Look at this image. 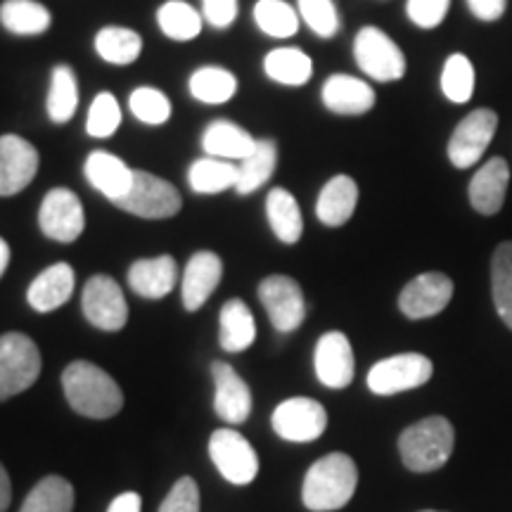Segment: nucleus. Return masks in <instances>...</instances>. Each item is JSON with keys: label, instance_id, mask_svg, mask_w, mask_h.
Instances as JSON below:
<instances>
[{"label": "nucleus", "instance_id": "obj_1", "mask_svg": "<svg viewBox=\"0 0 512 512\" xmlns=\"http://www.w3.org/2000/svg\"><path fill=\"white\" fill-rule=\"evenodd\" d=\"M62 389L69 406L93 420L112 418L124 406V394L114 377L91 361H74L64 368Z\"/></svg>", "mask_w": 512, "mask_h": 512}, {"label": "nucleus", "instance_id": "obj_2", "mask_svg": "<svg viewBox=\"0 0 512 512\" xmlns=\"http://www.w3.org/2000/svg\"><path fill=\"white\" fill-rule=\"evenodd\" d=\"M358 486V467L347 453H328L309 467L302 486V501L313 512L344 508Z\"/></svg>", "mask_w": 512, "mask_h": 512}, {"label": "nucleus", "instance_id": "obj_3", "mask_svg": "<svg viewBox=\"0 0 512 512\" xmlns=\"http://www.w3.org/2000/svg\"><path fill=\"white\" fill-rule=\"evenodd\" d=\"M453 446L456 430L441 415L415 422L399 437L401 460L411 472H434L444 467L453 456Z\"/></svg>", "mask_w": 512, "mask_h": 512}, {"label": "nucleus", "instance_id": "obj_4", "mask_svg": "<svg viewBox=\"0 0 512 512\" xmlns=\"http://www.w3.org/2000/svg\"><path fill=\"white\" fill-rule=\"evenodd\" d=\"M41 375V351L22 332L0 337V399L27 392Z\"/></svg>", "mask_w": 512, "mask_h": 512}, {"label": "nucleus", "instance_id": "obj_5", "mask_svg": "<svg viewBox=\"0 0 512 512\" xmlns=\"http://www.w3.org/2000/svg\"><path fill=\"white\" fill-rule=\"evenodd\" d=\"M121 211L140 216V219H171L181 211V195H178L176 185L164 181L155 174L136 169L133 171L131 188L119 202H114Z\"/></svg>", "mask_w": 512, "mask_h": 512}, {"label": "nucleus", "instance_id": "obj_6", "mask_svg": "<svg viewBox=\"0 0 512 512\" xmlns=\"http://www.w3.org/2000/svg\"><path fill=\"white\" fill-rule=\"evenodd\" d=\"M354 60L373 81H399L406 74V55L377 27H363L354 38Z\"/></svg>", "mask_w": 512, "mask_h": 512}, {"label": "nucleus", "instance_id": "obj_7", "mask_svg": "<svg viewBox=\"0 0 512 512\" xmlns=\"http://www.w3.org/2000/svg\"><path fill=\"white\" fill-rule=\"evenodd\" d=\"M434 373L432 361L422 354H399L375 363L368 373V387L377 396H392L422 387Z\"/></svg>", "mask_w": 512, "mask_h": 512}, {"label": "nucleus", "instance_id": "obj_8", "mask_svg": "<svg viewBox=\"0 0 512 512\" xmlns=\"http://www.w3.org/2000/svg\"><path fill=\"white\" fill-rule=\"evenodd\" d=\"M498 128V114L494 110H486V107H479V110L470 112L467 117L456 126V131L451 133V140H448V159L456 169H470L475 166L486 147L491 145V140L496 136Z\"/></svg>", "mask_w": 512, "mask_h": 512}, {"label": "nucleus", "instance_id": "obj_9", "mask_svg": "<svg viewBox=\"0 0 512 512\" xmlns=\"http://www.w3.org/2000/svg\"><path fill=\"white\" fill-rule=\"evenodd\" d=\"M38 226L43 235L62 245L79 240L83 228H86V216H83V204L79 195L69 188H53L43 197L41 209H38Z\"/></svg>", "mask_w": 512, "mask_h": 512}, {"label": "nucleus", "instance_id": "obj_10", "mask_svg": "<svg viewBox=\"0 0 512 512\" xmlns=\"http://www.w3.org/2000/svg\"><path fill=\"white\" fill-rule=\"evenodd\" d=\"M259 299L278 332H294L306 318L302 287L290 275H268L259 283Z\"/></svg>", "mask_w": 512, "mask_h": 512}, {"label": "nucleus", "instance_id": "obj_11", "mask_svg": "<svg viewBox=\"0 0 512 512\" xmlns=\"http://www.w3.org/2000/svg\"><path fill=\"white\" fill-rule=\"evenodd\" d=\"M81 309L95 328L117 332L128 320V304L119 283L110 275H93L81 292Z\"/></svg>", "mask_w": 512, "mask_h": 512}, {"label": "nucleus", "instance_id": "obj_12", "mask_svg": "<svg viewBox=\"0 0 512 512\" xmlns=\"http://www.w3.org/2000/svg\"><path fill=\"white\" fill-rule=\"evenodd\" d=\"M209 456L230 484L245 486L259 475V456L254 446L235 430H216L211 434Z\"/></svg>", "mask_w": 512, "mask_h": 512}, {"label": "nucleus", "instance_id": "obj_13", "mask_svg": "<svg viewBox=\"0 0 512 512\" xmlns=\"http://www.w3.org/2000/svg\"><path fill=\"white\" fill-rule=\"evenodd\" d=\"M328 427V413L318 401L294 396L280 403L273 411V430L287 441H313Z\"/></svg>", "mask_w": 512, "mask_h": 512}, {"label": "nucleus", "instance_id": "obj_14", "mask_svg": "<svg viewBox=\"0 0 512 512\" xmlns=\"http://www.w3.org/2000/svg\"><path fill=\"white\" fill-rule=\"evenodd\" d=\"M453 299V280L444 273H422L403 287L399 309L406 318L422 320L441 313Z\"/></svg>", "mask_w": 512, "mask_h": 512}, {"label": "nucleus", "instance_id": "obj_15", "mask_svg": "<svg viewBox=\"0 0 512 512\" xmlns=\"http://www.w3.org/2000/svg\"><path fill=\"white\" fill-rule=\"evenodd\" d=\"M38 150L22 136H0V197L19 195L36 178Z\"/></svg>", "mask_w": 512, "mask_h": 512}, {"label": "nucleus", "instance_id": "obj_16", "mask_svg": "<svg viewBox=\"0 0 512 512\" xmlns=\"http://www.w3.org/2000/svg\"><path fill=\"white\" fill-rule=\"evenodd\" d=\"M316 375L330 389H344L354 380V349L344 332H325L316 344Z\"/></svg>", "mask_w": 512, "mask_h": 512}, {"label": "nucleus", "instance_id": "obj_17", "mask_svg": "<svg viewBox=\"0 0 512 512\" xmlns=\"http://www.w3.org/2000/svg\"><path fill=\"white\" fill-rule=\"evenodd\" d=\"M325 110L332 114H342V117H361L375 107V91L358 76L351 74H332L323 83L320 91Z\"/></svg>", "mask_w": 512, "mask_h": 512}, {"label": "nucleus", "instance_id": "obj_18", "mask_svg": "<svg viewBox=\"0 0 512 512\" xmlns=\"http://www.w3.org/2000/svg\"><path fill=\"white\" fill-rule=\"evenodd\" d=\"M223 278V261L214 252H197L190 256L185 264L183 283H181V299L188 311L202 309L209 302Z\"/></svg>", "mask_w": 512, "mask_h": 512}, {"label": "nucleus", "instance_id": "obj_19", "mask_svg": "<svg viewBox=\"0 0 512 512\" xmlns=\"http://www.w3.org/2000/svg\"><path fill=\"white\" fill-rule=\"evenodd\" d=\"M211 375H214L216 384V396H214V408L230 425H242L252 413V392H249L247 382L235 373L233 366L228 363L216 361L211 366Z\"/></svg>", "mask_w": 512, "mask_h": 512}, {"label": "nucleus", "instance_id": "obj_20", "mask_svg": "<svg viewBox=\"0 0 512 512\" xmlns=\"http://www.w3.org/2000/svg\"><path fill=\"white\" fill-rule=\"evenodd\" d=\"M133 171L124 159L107 150H93L83 164V176L100 195L110 202H119L133 183Z\"/></svg>", "mask_w": 512, "mask_h": 512}, {"label": "nucleus", "instance_id": "obj_21", "mask_svg": "<svg viewBox=\"0 0 512 512\" xmlns=\"http://www.w3.org/2000/svg\"><path fill=\"white\" fill-rule=\"evenodd\" d=\"M510 185V166L503 157L489 159L470 181V204L479 214L494 216L501 211Z\"/></svg>", "mask_w": 512, "mask_h": 512}, {"label": "nucleus", "instance_id": "obj_22", "mask_svg": "<svg viewBox=\"0 0 512 512\" xmlns=\"http://www.w3.org/2000/svg\"><path fill=\"white\" fill-rule=\"evenodd\" d=\"M76 275L74 268L64 261L48 266L46 271H41L34 278V283L29 285L27 299L31 309L38 313H50L60 309L62 304L69 302V297L74 294Z\"/></svg>", "mask_w": 512, "mask_h": 512}, {"label": "nucleus", "instance_id": "obj_23", "mask_svg": "<svg viewBox=\"0 0 512 512\" xmlns=\"http://www.w3.org/2000/svg\"><path fill=\"white\" fill-rule=\"evenodd\" d=\"M178 283V264L174 256L162 254L155 259H138L128 268V285L138 297L164 299Z\"/></svg>", "mask_w": 512, "mask_h": 512}, {"label": "nucleus", "instance_id": "obj_24", "mask_svg": "<svg viewBox=\"0 0 512 512\" xmlns=\"http://www.w3.org/2000/svg\"><path fill=\"white\" fill-rule=\"evenodd\" d=\"M259 138H254L247 128L228 119H216L204 128L202 150L209 157L226 159V162H240L254 150Z\"/></svg>", "mask_w": 512, "mask_h": 512}, {"label": "nucleus", "instance_id": "obj_25", "mask_svg": "<svg viewBox=\"0 0 512 512\" xmlns=\"http://www.w3.org/2000/svg\"><path fill=\"white\" fill-rule=\"evenodd\" d=\"M358 204V185L351 176L339 174L330 178L320 190L316 202V216L323 226L339 228L354 216Z\"/></svg>", "mask_w": 512, "mask_h": 512}, {"label": "nucleus", "instance_id": "obj_26", "mask_svg": "<svg viewBox=\"0 0 512 512\" xmlns=\"http://www.w3.org/2000/svg\"><path fill=\"white\" fill-rule=\"evenodd\" d=\"M266 219L273 235L283 245H297L304 235V219L299 202L285 188H273L266 197Z\"/></svg>", "mask_w": 512, "mask_h": 512}, {"label": "nucleus", "instance_id": "obj_27", "mask_svg": "<svg viewBox=\"0 0 512 512\" xmlns=\"http://www.w3.org/2000/svg\"><path fill=\"white\" fill-rule=\"evenodd\" d=\"M275 166H278V143L273 138H261L254 150L238 162L235 192L252 195V192L264 188L275 174Z\"/></svg>", "mask_w": 512, "mask_h": 512}, {"label": "nucleus", "instance_id": "obj_28", "mask_svg": "<svg viewBox=\"0 0 512 512\" xmlns=\"http://www.w3.org/2000/svg\"><path fill=\"white\" fill-rule=\"evenodd\" d=\"M0 24L15 36H41L53 27V12L38 0H5Z\"/></svg>", "mask_w": 512, "mask_h": 512}, {"label": "nucleus", "instance_id": "obj_29", "mask_svg": "<svg viewBox=\"0 0 512 512\" xmlns=\"http://www.w3.org/2000/svg\"><path fill=\"white\" fill-rule=\"evenodd\" d=\"M221 347L228 354H240L252 347L256 337V323L249 306L242 299H228L219 313Z\"/></svg>", "mask_w": 512, "mask_h": 512}, {"label": "nucleus", "instance_id": "obj_30", "mask_svg": "<svg viewBox=\"0 0 512 512\" xmlns=\"http://www.w3.org/2000/svg\"><path fill=\"white\" fill-rule=\"evenodd\" d=\"M188 183L192 192H197V195H219V192L235 190V183H238V164L204 155L190 164Z\"/></svg>", "mask_w": 512, "mask_h": 512}, {"label": "nucleus", "instance_id": "obj_31", "mask_svg": "<svg viewBox=\"0 0 512 512\" xmlns=\"http://www.w3.org/2000/svg\"><path fill=\"white\" fill-rule=\"evenodd\" d=\"M46 110L50 121L57 126L72 121L76 110H79V81H76L74 69L69 64H57L50 72Z\"/></svg>", "mask_w": 512, "mask_h": 512}, {"label": "nucleus", "instance_id": "obj_32", "mask_svg": "<svg viewBox=\"0 0 512 512\" xmlns=\"http://www.w3.org/2000/svg\"><path fill=\"white\" fill-rule=\"evenodd\" d=\"M264 74L280 86H306L313 76V62L299 48H275L264 57Z\"/></svg>", "mask_w": 512, "mask_h": 512}, {"label": "nucleus", "instance_id": "obj_33", "mask_svg": "<svg viewBox=\"0 0 512 512\" xmlns=\"http://www.w3.org/2000/svg\"><path fill=\"white\" fill-rule=\"evenodd\" d=\"M188 91L192 98L202 105H223L233 100L238 93V79L230 69L207 64V67L195 69L188 79Z\"/></svg>", "mask_w": 512, "mask_h": 512}, {"label": "nucleus", "instance_id": "obj_34", "mask_svg": "<svg viewBox=\"0 0 512 512\" xmlns=\"http://www.w3.org/2000/svg\"><path fill=\"white\" fill-rule=\"evenodd\" d=\"M95 53L102 62L114 64V67H126L133 64L143 53V38L138 31L126 27H102L95 34Z\"/></svg>", "mask_w": 512, "mask_h": 512}, {"label": "nucleus", "instance_id": "obj_35", "mask_svg": "<svg viewBox=\"0 0 512 512\" xmlns=\"http://www.w3.org/2000/svg\"><path fill=\"white\" fill-rule=\"evenodd\" d=\"M202 15L183 0H166L157 10V27L166 38L178 43L195 41L202 31Z\"/></svg>", "mask_w": 512, "mask_h": 512}, {"label": "nucleus", "instance_id": "obj_36", "mask_svg": "<svg viewBox=\"0 0 512 512\" xmlns=\"http://www.w3.org/2000/svg\"><path fill=\"white\" fill-rule=\"evenodd\" d=\"M74 486L60 475H48L24 498L19 512H72Z\"/></svg>", "mask_w": 512, "mask_h": 512}, {"label": "nucleus", "instance_id": "obj_37", "mask_svg": "<svg viewBox=\"0 0 512 512\" xmlns=\"http://www.w3.org/2000/svg\"><path fill=\"white\" fill-rule=\"evenodd\" d=\"M254 24L268 38H290L299 31V12L285 0H259L254 5Z\"/></svg>", "mask_w": 512, "mask_h": 512}, {"label": "nucleus", "instance_id": "obj_38", "mask_svg": "<svg viewBox=\"0 0 512 512\" xmlns=\"http://www.w3.org/2000/svg\"><path fill=\"white\" fill-rule=\"evenodd\" d=\"M491 290L498 316L512 330V242H501L491 259Z\"/></svg>", "mask_w": 512, "mask_h": 512}, {"label": "nucleus", "instance_id": "obj_39", "mask_svg": "<svg viewBox=\"0 0 512 512\" xmlns=\"http://www.w3.org/2000/svg\"><path fill=\"white\" fill-rule=\"evenodd\" d=\"M441 91L456 105H465L475 93V67L463 53H453L441 69Z\"/></svg>", "mask_w": 512, "mask_h": 512}, {"label": "nucleus", "instance_id": "obj_40", "mask_svg": "<svg viewBox=\"0 0 512 512\" xmlns=\"http://www.w3.org/2000/svg\"><path fill=\"white\" fill-rule=\"evenodd\" d=\"M121 119H124V114H121V105L114 98V93L100 91L88 107L86 133L95 140H107L119 131Z\"/></svg>", "mask_w": 512, "mask_h": 512}, {"label": "nucleus", "instance_id": "obj_41", "mask_svg": "<svg viewBox=\"0 0 512 512\" xmlns=\"http://www.w3.org/2000/svg\"><path fill=\"white\" fill-rule=\"evenodd\" d=\"M128 110L145 126H164L171 119V100L152 86H140L128 98Z\"/></svg>", "mask_w": 512, "mask_h": 512}, {"label": "nucleus", "instance_id": "obj_42", "mask_svg": "<svg viewBox=\"0 0 512 512\" xmlns=\"http://www.w3.org/2000/svg\"><path fill=\"white\" fill-rule=\"evenodd\" d=\"M297 12L306 27L320 38H332L342 29L335 0H297Z\"/></svg>", "mask_w": 512, "mask_h": 512}, {"label": "nucleus", "instance_id": "obj_43", "mask_svg": "<svg viewBox=\"0 0 512 512\" xmlns=\"http://www.w3.org/2000/svg\"><path fill=\"white\" fill-rule=\"evenodd\" d=\"M451 8V0H408V19L420 29H437Z\"/></svg>", "mask_w": 512, "mask_h": 512}, {"label": "nucleus", "instance_id": "obj_44", "mask_svg": "<svg viewBox=\"0 0 512 512\" xmlns=\"http://www.w3.org/2000/svg\"><path fill=\"white\" fill-rule=\"evenodd\" d=\"M159 512H200V489L192 477H183L174 484Z\"/></svg>", "mask_w": 512, "mask_h": 512}, {"label": "nucleus", "instance_id": "obj_45", "mask_svg": "<svg viewBox=\"0 0 512 512\" xmlns=\"http://www.w3.org/2000/svg\"><path fill=\"white\" fill-rule=\"evenodd\" d=\"M240 3L238 0H202L204 22L214 29H228L238 19Z\"/></svg>", "mask_w": 512, "mask_h": 512}, {"label": "nucleus", "instance_id": "obj_46", "mask_svg": "<svg viewBox=\"0 0 512 512\" xmlns=\"http://www.w3.org/2000/svg\"><path fill=\"white\" fill-rule=\"evenodd\" d=\"M467 8L482 22H496L508 8V0H467Z\"/></svg>", "mask_w": 512, "mask_h": 512}, {"label": "nucleus", "instance_id": "obj_47", "mask_svg": "<svg viewBox=\"0 0 512 512\" xmlns=\"http://www.w3.org/2000/svg\"><path fill=\"white\" fill-rule=\"evenodd\" d=\"M140 508H143V501H140L136 491H124V494L114 498L107 512H140Z\"/></svg>", "mask_w": 512, "mask_h": 512}, {"label": "nucleus", "instance_id": "obj_48", "mask_svg": "<svg viewBox=\"0 0 512 512\" xmlns=\"http://www.w3.org/2000/svg\"><path fill=\"white\" fill-rule=\"evenodd\" d=\"M12 501V484H10V475L5 470L3 463H0V512L8 510V505Z\"/></svg>", "mask_w": 512, "mask_h": 512}, {"label": "nucleus", "instance_id": "obj_49", "mask_svg": "<svg viewBox=\"0 0 512 512\" xmlns=\"http://www.w3.org/2000/svg\"><path fill=\"white\" fill-rule=\"evenodd\" d=\"M8 264H10V245L0 238V278H3V273L8 271Z\"/></svg>", "mask_w": 512, "mask_h": 512}, {"label": "nucleus", "instance_id": "obj_50", "mask_svg": "<svg viewBox=\"0 0 512 512\" xmlns=\"http://www.w3.org/2000/svg\"><path fill=\"white\" fill-rule=\"evenodd\" d=\"M422 512H437V510H422Z\"/></svg>", "mask_w": 512, "mask_h": 512}]
</instances>
